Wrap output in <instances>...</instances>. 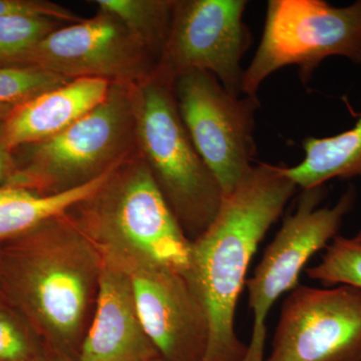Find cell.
Instances as JSON below:
<instances>
[{
  "label": "cell",
  "mask_w": 361,
  "mask_h": 361,
  "mask_svg": "<svg viewBox=\"0 0 361 361\" xmlns=\"http://www.w3.org/2000/svg\"><path fill=\"white\" fill-rule=\"evenodd\" d=\"M103 258L70 213L0 241V296L49 348L78 357Z\"/></svg>",
  "instance_id": "6da1fadb"
},
{
  "label": "cell",
  "mask_w": 361,
  "mask_h": 361,
  "mask_svg": "<svg viewBox=\"0 0 361 361\" xmlns=\"http://www.w3.org/2000/svg\"><path fill=\"white\" fill-rule=\"evenodd\" d=\"M284 166L254 165L226 195L210 227L192 242L184 273L208 317L203 361H244L247 345L235 330V313L252 258L296 192Z\"/></svg>",
  "instance_id": "7a4b0ae2"
},
{
  "label": "cell",
  "mask_w": 361,
  "mask_h": 361,
  "mask_svg": "<svg viewBox=\"0 0 361 361\" xmlns=\"http://www.w3.org/2000/svg\"><path fill=\"white\" fill-rule=\"evenodd\" d=\"M68 213L102 258L123 269L147 265L188 269L192 242L137 152Z\"/></svg>",
  "instance_id": "3957f363"
},
{
  "label": "cell",
  "mask_w": 361,
  "mask_h": 361,
  "mask_svg": "<svg viewBox=\"0 0 361 361\" xmlns=\"http://www.w3.org/2000/svg\"><path fill=\"white\" fill-rule=\"evenodd\" d=\"M134 87L111 84L103 103L51 139L13 151L6 187L37 195L87 184L137 153Z\"/></svg>",
  "instance_id": "277c9868"
},
{
  "label": "cell",
  "mask_w": 361,
  "mask_h": 361,
  "mask_svg": "<svg viewBox=\"0 0 361 361\" xmlns=\"http://www.w3.org/2000/svg\"><path fill=\"white\" fill-rule=\"evenodd\" d=\"M135 144L190 241L210 227L222 189L180 118L172 82L157 75L134 87Z\"/></svg>",
  "instance_id": "5b68a950"
},
{
  "label": "cell",
  "mask_w": 361,
  "mask_h": 361,
  "mask_svg": "<svg viewBox=\"0 0 361 361\" xmlns=\"http://www.w3.org/2000/svg\"><path fill=\"white\" fill-rule=\"evenodd\" d=\"M329 56L361 66V0L336 7L323 0H270L257 51L244 71L241 92L257 97L272 73L297 66L306 84Z\"/></svg>",
  "instance_id": "8992f818"
},
{
  "label": "cell",
  "mask_w": 361,
  "mask_h": 361,
  "mask_svg": "<svg viewBox=\"0 0 361 361\" xmlns=\"http://www.w3.org/2000/svg\"><path fill=\"white\" fill-rule=\"evenodd\" d=\"M324 186L302 190L296 210L287 216L267 246L253 276L247 280L253 329L244 361H264L267 317L279 297L298 286L299 276L317 252L338 235L344 217L353 209L355 190L349 189L336 205L318 207Z\"/></svg>",
  "instance_id": "52a82bcc"
},
{
  "label": "cell",
  "mask_w": 361,
  "mask_h": 361,
  "mask_svg": "<svg viewBox=\"0 0 361 361\" xmlns=\"http://www.w3.org/2000/svg\"><path fill=\"white\" fill-rule=\"evenodd\" d=\"M173 90L195 148L219 182L223 195L231 193L254 166L258 97L236 96L213 75L201 71L179 75Z\"/></svg>",
  "instance_id": "ba28073f"
},
{
  "label": "cell",
  "mask_w": 361,
  "mask_h": 361,
  "mask_svg": "<svg viewBox=\"0 0 361 361\" xmlns=\"http://www.w3.org/2000/svg\"><path fill=\"white\" fill-rule=\"evenodd\" d=\"M245 0H175L170 30L155 75L170 82L192 71L211 73L241 96V63L252 44Z\"/></svg>",
  "instance_id": "9c48e42d"
},
{
  "label": "cell",
  "mask_w": 361,
  "mask_h": 361,
  "mask_svg": "<svg viewBox=\"0 0 361 361\" xmlns=\"http://www.w3.org/2000/svg\"><path fill=\"white\" fill-rule=\"evenodd\" d=\"M26 66L61 77L137 85L157 73L159 59L113 14L59 26L33 49Z\"/></svg>",
  "instance_id": "30bf717a"
},
{
  "label": "cell",
  "mask_w": 361,
  "mask_h": 361,
  "mask_svg": "<svg viewBox=\"0 0 361 361\" xmlns=\"http://www.w3.org/2000/svg\"><path fill=\"white\" fill-rule=\"evenodd\" d=\"M264 361H361V289L298 285L284 300Z\"/></svg>",
  "instance_id": "8fae6325"
},
{
  "label": "cell",
  "mask_w": 361,
  "mask_h": 361,
  "mask_svg": "<svg viewBox=\"0 0 361 361\" xmlns=\"http://www.w3.org/2000/svg\"><path fill=\"white\" fill-rule=\"evenodd\" d=\"M147 334L166 361H203L210 327L184 273L161 265L127 270Z\"/></svg>",
  "instance_id": "7c38bea8"
},
{
  "label": "cell",
  "mask_w": 361,
  "mask_h": 361,
  "mask_svg": "<svg viewBox=\"0 0 361 361\" xmlns=\"http://www.w3.org/2000/svg\"><path fill=\"white\" fill-rule=\"evenodd\" d=\"M161 357L142 325L128 271L103 259L94 315L78 361H149Z\"/></svg>",
  "instance_id": "4fadbf2b"
},
{
  "label": "cell",
  "mask_w": 361,
  "mask_h": 361,
  "mask_svg": "<svg viewBox=\"0 0 361 361\" xmlns=\"http://www.w3.org/2000/svg\"><path fill=\"white\" fill-rule=\"evenodd\" d=\"M111 84L101 78H75L16 106L4 120L11 151L51 139L103 103Z\"/></svg>",
  "instance_id": "5bb4252c"
},
{
  "label": "cell",
  "mask_w": 361,
  "mask_h": 361,
  "mask_svg": "<svg viewBox=\"0 0 361 361\" xmlns=\"http://www.w3.org/2000/svg\"><path fill=\"white\" fill-rule=\"evenodd\" d=\"M304 158L285 173L302 190L324 186L332 179L361 177V115L351 129L303 141Z\"/></svg>",
  "instance_id": "9a60e30c"
},
{
  "label": "cell",
  "mask_w": 361,
  "mask_h": 361,
  "mask_svg": "<svg viewBox=\"0 0 361 361\" xmlns=\"http://www.w3.org/2000/svg\"><path fill=\"white\" fill-rule=\"evenodd\" d=\"M116 168L87 184L68 191L51 195L30 193L4 202L0 205V241L30 231L52 218L70 212L71 209L96 194Z\"/></svg>",
  "instance_id": "2e32d148"
},
{
  "label": "cell",
  "mask_w": 361,
  "mask_h": 361,
  "mask_svg": "<svg viewBox=\"0 0 361 361\" xmlns=\"http://www.w3.org/2000/svg\"><path fill=\"white\" fill-rule=\"evenodd\" d=\"M99 11L115 16L160 61L175 0H97Z\"/></svg>",
  "instance_id": "e0dca14e"
},
{
  "label": "cell",
  "mask_w": 361,
  "mask_h": 361,
  "mask_svg": "<svg viewBox=\"0 0 361 361\" xmlns=\"http://www.w3.org/2000/svg\"><path fill=\"white\" fill-rule=\"evenodd\" d=\"M61 23L44 18H0V66H26L35 47Z\"/></svg>",
  "instance_id": "ac0fdd59"
},
{
  "label": "cell",
  "mask_w": 361,
  "mask_h": 361,
  "mask_svg": "<svg viewBox=\"0 0 361 361\" xmlns=\"http://www.w3.org/2000/svg\"><path fill=\"white\" fill-rule=\"evenodd\" d=\"M306 272L325 286L349 285L361 289V243L337 235L325 248L320 262Z\"/></svg>",
  "instance_id": "d6986e66"
},
{
  "label": "cell",
  "mask_w": 361,
  "mask_h": 361,
  "mask_svg": "<svg viewBox=\"0 0 361 361\" xmlns=\"http://www.w3.org/2000/svg\"><path fill=\"white\" fill-rule=\"evenodd\" d=\"M70 80L39 66H0V106L16 108Z\"/></svg>",
  "instance_id": "ffe728a7"
},
{
  "label": "cell",
  "mask_w": 361,
  "mask_h": 361,
  "mask_svg": "<svg viewBox=\"0 0 361 361\" xmlns=\"http://www.w3.org/2000/svg\"><path fill=\"white\" fill-rule=\"evenodd\" d=\"M47 344L0 296V361H40Z\"/></svg>",
  "instance_id": "44dd1931"
},
{
  "label": "cell",
  "mask_w": 361,
  "mask_h": 361,
  "mask_svg": "<svg viewBox=\"0 0 361 361\" xmlns=\"http://www.w3.org/2000/svg\"><path fill=\"white\" fill-rule=\"evenodd\" d=\"M6 16L49 18L70 25L82 20L70 9L42 0H0V18Z\"/></svg>",
  "instance_id": "7402d4cb"
},
{
  "label": "cell",
  "mask_w": 361,
  "mask_h": 361,
  "mask_svg": "<svg viewBox=\"0 0 361 361\" xmlns=\"http://www.w3.org/2000/svg\"><path fill=\"white\" fill-rule=\"evenodd\" d=\"M4 122L0 123V187L6 186L16 169L13 151L9 149L4 137Z\"/></svg>",
  "instance_id": "603a6c76"
},
{
  "label": "cell",
  "mask_w": 361,
  "mask_h": 361,
  "mask_svg": "<svg viewBox=\"0 0 361 361\" xmlns=\"http://www.w3.org/2000/svg\"><path fill=\"white\" fill-rule=\"evenodd\" d=\"M40 361H78V360L66 355L63 351H59L58 349L51 348L47 345L44 355Z\"/></svg>",
  "instance_id": "cb8c5ba5"
},
{
  "label": "cell",
  "mask_w": 361,
  "mask_h": 361,
  "mask_svg": "<svg viewBox=\"0 0 361 361\" xmlns=\"http://www.w3.org/2000/svg\"><path fill=\"white\" fill-rule=\"evenodd\" d=\"M32 192L25 191V190L14 189V188L1 186L0 187V205L4 202L13 200V199L20 198L25 196Z\"/></svg>",
  "instance_id": "d4e9b609"
},
{
  "label": "cell",
  "mask_w": 361,
  "mask_h": 361,
  "mask_svg": "<svg viewBox=\"0 0 361 361\" xmlns=\"http://www.w3.org/2000/svg\"><path fill=\"white\" fill-rule=\"evenodd\" d=\"M14 108L7 106H0V123L4 122Z\"/></svg>",
  "instance_id": "484cf974"
},
{
  "label": "cell",
  "mask_w": 361,
  "mask_h": 361,
  "mask_svg": "<svg viewBox=\"0 0 361 361\" xmlns=\"http://www.w3.org/2000/svg\"><path fill=\"white\" fill-rule=\"evenodd\" d=\"M353 239H355V241L360 242V243H361V230L357 233V234L355 235V237H353Z\"/></svg>",
  "instance_id": "4316f807"
},
{
  "label": "cell",
  "mask_w": 361,
  "mask_h": 361,
  "mask_svg": "<svg viewBox=\"0 0 361 361\" xmlns=\"http://www.w3.org/2000/svg\"><path fill=\"white\" fill-rule=\"evenodd\" d=\"M149 361H166V360H164L163 358H161V357H157V358H155V360H149Z\"/></svg>",
  "instance_id": "83f0119b"
}]
</instances>
